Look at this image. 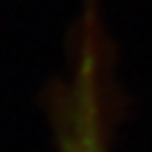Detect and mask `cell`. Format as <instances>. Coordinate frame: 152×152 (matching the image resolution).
<instances>
[{"mask_svg": "<svg viewBox=\"0 0 152 152\" xmlns=\"http://www.w3.org/2000/svg\"><path fill=\"white\" fill-rule=\"evenodd\" d=\"M53 136L59 152H107V102H104V48L94 3L77 32L72 69L53 94Z\"/></svg>", "mask_w": 152, "mask_h": 152, "instance_id": "obj_1", "label": "cell"}]
</instances>
